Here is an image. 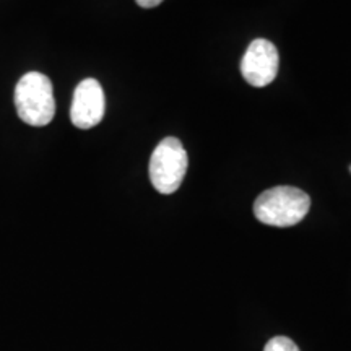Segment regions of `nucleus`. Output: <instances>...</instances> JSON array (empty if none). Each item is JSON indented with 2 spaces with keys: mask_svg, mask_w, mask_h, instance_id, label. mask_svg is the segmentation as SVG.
<instances>
[{
  "mask_svg": "<svg viewBox=\"0 0 351 351\" xmlns=\"http://www.w3.org/2000/svg\"><path fill=\"white\" fill-rule=\"evenodd\" d=\"M309 208L311 199L304 191L291 186H278L257 197L254 215L263 225L288 228L302 221Z\"/></svg>",
  "mask_w": 351,
  "mask_h": 351,
  "instance_id": "1",
  "label": "nucleus"
},
{
  "mask_svg": "<svg viewBox=\"0 0 351 351\" xmlns=\"http://www.w3.org/2000/svg\"><path fill=\"white\" fill-rule=\"evenodd\" d=\"M15 106L26 125L44 127L56 116L54 90L49 78L39 72H28L15 88Z\"/></svg>",
  "mask_w": 351,
  "mask_h": 351,
  "instance_id": "2",
  "label": "nucleus"
},
{
  "mask_svg": "<svg viewBox=\"0 0 351 351\" xmlns=\"http://www.w3.org/2000/svg\"><path fill=\"white\" fill-rule=\"evenodd\" d=\"M186 148L176 137L161 140L150 158V181L160 194H174L187 173Z\"/></svg>",
  "mask_w": 351,
  "mask_h": 351,
  "instance_id": "3",
  "label": "nucleus"
},
{
  "mask_svg": "<svg viewBox=\"0 0 351 351\" xmlns=\"http://www.w3.org/2000/svg\"><path fill=\"white\" fill-rule=\"evenodd\" d=\"M280 57L276 47L269 39H254L241 60V73L251 86L262 88L276 78Z\"/></svg>",
  "mask_w": 351,
  "mask_h": 351,
  "instance_id": "4",
  "label": "nucleus"
},
{
  "mask_svg": "<svg viewBox=\"0 0 351 351\" xmlns=\"http://www.w3.org/2000/svg\"><path fill=\"white\" fill-rule=\"evenodd\" d=\"M106 99L103 86L95 78H85L73 91L70 119L77 129L86 130L98 125L104 117Z\"/></svg>",
  "mask_w": 351,
  "mask_h": 351,
  "instance_id": "5",
  "label": "nucleus"
},
{
  "mask_svg": "<svg viewBox=\"0 0 351 351\" xmlns=\"http://www.w3.org/2000/svg\"><path fill=\"white\" fill-rule=\"evenodd\" d=\"M263 351H301V350L298 348V345L291 339L280 335V337H274V339L267 341Z\"/></svg>",
  "mask_w": 351,
  "mask_h": 351,
  "instance_id": "6",
  "label": "nucleus"
},
{
  "mask_svg": "<svg viewBox=\"0 0 351 351\" xmlns=\"http://www.w3.org/2000/svg\"><path fill=\"white\" fill-rule=\"evenodd\" d=\"M163 2V0H137V3L142 8H153V7H158L160 3Z\"/></svg>",
  "mask_w": 351,
  "mask_h": 351,
  "instance_id": "7",
  "label": "nucleus"
},
{
  "mask_svg": "<svg viewBox=\"0 0 351 351\" xmlns=\"http://www.w3.org/2000/svg\"><path fill=\"white\" fill-rule=\"evenodd\" d=\"M350 173H351V166H350Z\"/></svg>",
  "mask_w": 351,
  "mask_h": 351,
  "instance_id": "8",
  "label": "nucleus"
}]
</instances>
